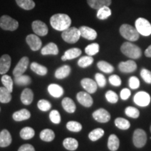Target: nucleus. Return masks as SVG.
I'll return each mask as SVG.
<instances>
[{
	"label": "nucleus",
	"mask_w": 151,
	"mask_h": 151,
	"mask_svg": "<svg viewBox=\"0 0 151 151\" xmlns=\"http://www.w3.org/2000/svg\"><path fill=\"white\" fill-rule=\"evenodd\" d=\"M50 22L53 29L63 32L70 27L71 20L70 17L67 14H57L50 18Z\"/></svg>",
	"instance_id": "nucleus-1"
},
{
	"label": "nucleus",
	"mask_w": 151,
	"mask_h": 151,
	"mask_svg": "<svg viewBox=\"0 0 151 151\" xmlns=\"http://www.w3.org/2000/svg\"><path fill=\"white\" fill-rule=\"evenodd\" d=\"M120 50L122 54L133 60L139 59L142 55L141 49L137 45L130 42H124L122 43Z\"/></svg>",
	"instance_id": "nucleus-2"
},
{
	"label": "nucleus",
	"mask_w": 151,
	"mask_h": 151,
	"mask_svg": "<svg viewBox=\"0 0 151 151\" xmlns=\"http://www.w3.org/2000/svg\"><path fill=\"white\" fill-rule=\"evenodd\" d=\"M120 33L122 37L129 41H136L139 38V33L137 29L128 24H123L120 26Z\"/></svg>",
	"instance_id": "nucleus-3"
},
{
	"label": "nucleus",
	"mask_w": 151,
	"mask_h": 151,
	"mask_svg": "<svg viewBox=\"0 0 151 151\" xmlns=\"http://www.w3.org/2000/svg\"><path fill=\"white\" fill-rule=\"evenodd\" d=\"M81 33L78 28L72 27H69L62 32V38L63 40L68 43H75L79 40Z\"/></svg>",
	"instance_id": "nucleus-4"
},
{
	"label": "nucleus",
	"mask_w": 151,
	"mask_h": 151,
	"mask_svg": "<svg viewBox=\"0 0 151 151\" xmlns=\"http://www.w3.org/2000/svg\"><path fill=\"white\" fill-rule=\"evenodd\" d=\"M135 28L139 35L144 37H148L151 35V24L146 18H138L135 22Z\"/></svg>",
	"instance_id": "nucleus-5"
},
{
	"label": "nucleus",
	"mask_w": 151,
	"mask_h": 151,
	"mask_svg": "<svg viewBox=\"0 0 151 151\" xmlns=\"http://www.w3.org/2000/svg\"><path fill=\"white\" fill-rule=\"evenodd\" d=\"M19 26L18 22L7 15H4L0 18V27L7 31H15Z\"/></svg>",
	"instance_id": "nucleus-6"
},
{
	"label": "nucleus",
	"mask_w": 151,
	"mask_h": 151,
	"mask_svg": "<svg viewBox=\"0 0 151 151\" xmlns=\"http://www.w3.org/2000/svg\"><path fill=\"white\" fill-rule=\"evenodd\" d=\"M133 143L138 148H143L147 142L146 132L142 129H137L133 134Z\"/></svg>",
	"instance_id": "nucleus-7"
},
{
	"label": "nucleus",
	"mask_w": 151,
	"mask_h": 151,
	"mask_svg": "<svg viewBox=\"0 0 151 151\" xmlns=\"http://www.w3.org/2000/svg\"><path fill=\"white\" fill-rule=\"evenodd\" d=\"M133 99L137 105L141 107H146L150 104L151 99L150 94L148 92L140 91L135 94Z\"/></svg>",
	"instance_id": "nucleus-8"
},
{
	"label": "nucleus",
	"mask_w": 151,
	"mask_h": 151,
	"mask_svg": "<svg viewBox=\"0 0 151 151\" xmlns=\"http://www.w3.org/2000/svg\"><path fill=\"white\" fill-rule=\"evenodd\" d=\"M28 65H29V58L27 57L22 58L13 71V74H14V77L23 75V73L27 70Z\"/></svg>",
	"instance_id": "nucleus-9"
},
{
	"label": "nucleus",
	"mask_w": 151,
	"mask_h": 151,
	"mask_svg": "<svg viewBox=\"0 0 151 151\" xmlns=\"http://www.w3.org/2000/svg\"><path fill=\"white\" fill-rule=\"evenodd\" d=\"M92 117L96 121L101 122V123H106L111 120V114L108 111L104 109H99L92 113Z\"/></svg>",
	"instance_id": "nucleus-10"
},
{
	"label": "nucleus",
	"mask_w": 151,
	"mask_h": 151,
	"mask_svg": "<svg viewBox=\"0 0 151 151\" xmlns=\"http://www.w3.org/2000/svg\"><path fill=\"white\" fill-rule=\"evenodd\" d=\"M32 27L36 35L40 37H44L48 32V26L41 20H35L32 24Z\"/></svg>",
	"instance_id": "nucleus-11"
},
{
	"label": "nucleus",
	"mask_w": 151,
	"mask_h": 151,
	"mask_svg": "<svg viewBox=\"0 0 151 151\" xmlns=\"http://www.w3.org/2000/svg\"><path fill=\"white\" fill-rule=\"evenodd\" d=\"M26 42L33 51H37L42 46V41L37 35H29L26 37Z\"/></svg>",
	"instance_id": "nucleus-12"
},
{
	"label": "nucleus",
	"mask_w": 151,
	"mask_h": 151,
	"mask_svg": "<svg viewBox=\"0 0 151 151\" xmlns=\"http://www.w3.org/2000/svg\"><path fill=\"white\" fill-rule=\"evenodd\" d=\"M76 99L81 105L87 108L92 106L93 104V99L87 92H79L76 95Z\"/></svg>",
	"instance_id": "nucleus-13"
},
{
	"label": "nucleus",
	"mask_w": 151,
	"mask_h": 151,
	"mask_svg": "<svg viewBox=\"0 0 151 151\" xmlns=\"http://www.w3.org/2000/svg\"><path fill=\"white\" fill-rule=\"evenodd\" d=\"M119 70L122 73H132L137 69V63L134 60H129L126 62H121L118 65Z\"/></svg>",
	"instance_id": "nucleus-14"
},
{
	"label": "nucleus",
	"mask_w": 151,
	"mask_h": 151,
	"mask_svg": "<svg viewBox=\"0 0 151 151\" xmlns=\"http://www.w3.org/2000/svg\"><path fill=\"white\" fill-rule=\"evenodd\" d=\"M81 84L83 89L89 94H93L97 90L98 86L97 83L91 78H86L82 79L81 81Z\"/></svg>",
	"instance_id": "nucleus-15"
},
{
	"label": "nucleus",
	"mask_w": 151,
	"mask_h": 151,
	"mask_svg": "<svg viewBox=\"0 0 151 151\" xmlns=\"http://www.w3.org/2000/svg\"><path fill=\"white\" fill-rule=\"evenodd\" d=\"M79 31L81 33V37L88 40H94L97 37V33L92 28H90L87 26H82L79 28Z\"/></svg>",
	"instance_id": "nucleus-16"
},
{
	"label": "nucleus",
	"mask_w": 151,
	"mask_h": 151,
	"mask_svg": "<svg viewBox=\"0 0 151 151\" xmlns=\"http://www.w3.org/2000/svg\"><path fill=\"white\" fill-rule=\"evenodd\" d=\"M11 65V58L9 55H3L0 58V74H6Z\"/></svg>",
	"instance_id": "nucleus-17"
},
{
	"label": "nucleus",
	"mask_w": 151,
	"mask_h": 151,
	"mask_svg": "<svg viewBox=\"0 0 151 151\" xmlns=\"http://www.w3.org/2000/svg\"><path fill=\"white\" fill-rule=\"evenodd\" d=\"M12 142V137L7 129H3L0 132V147L5 148L10 146Z\"/></svg>",
	"instance_id": "nucleus-18"
},
{
	"label": "nucleus",
	"mask_w": 151,
	"mask_h": 151,
	"mask_svg": "<svg viewBox=\"0 0 151 151\" xmlns=\"http://www.w3.org/2000/svg\"><path fill=\"white\" fill-rule=\"evenodd\" d=\"M81 53H82V51H81V49L78 48H70L67 50V51H65L64 55L62 57V61H66V60L75 59V58L80 56Z\"/></svg>",
	"instance_id": "nucleus-19"
},
{
	"label": "nucleus",
	"mask_w": 151,
	"mask_h": 151,
	"mask_svg": "<svg viewBox=\"0 0 151 151\" xmlns=\"http://www.w3.org/2000/svg\"><path fill=\"white\" fill-rule=\"evenodd\" d=\"M87 2L92 9L99 10L103 6H110L111 0H87Z\"/></svg>",
	"instance_id": "nucleus-20"
},
{
	"label": "nucleus",
	"mask_w": 151,
	"mask_h": 151,
	"mask_svg": "<svg viewBox=\"0 0 151 151\" xmlns=\"http://www.w3.org/2000/svg\"><path fill=\"white\" fill-rule=\"evenodd\" d=\"M41 54L43 55H57L59 53V50H58V46L54 43H49L41 49Z\"/></svg>",
	"instance_id": "nucleus-21"
},
{
	"label": "nucleus",
	"mask_w": 151,
	"mask_h": 151,
	"mask_svg": "<svg viewBox=\"0 0 151 151\" xmlns=\"http://www.w3.org/2000/svg\"><path fill=\"white\" fill-rule=\"evenodd\" d=\"M33 99L34 94L32 90L29 88H25L20 96V100L22 104L24 105H29L33 101Z\"/></svg>",
	"instance_id": "nucleus-22"
},
{
	"label": "nucleus",
	"mask_w": 151,
	"mask_h": 151,
	"mask_svg": "<svg viewBox=\"0 0 151 151\" xmlns=\"http://www.w3.org/2000/svg\"><path fill=\"white\" fill-rule=\"evenodd\" d=\"M71 67L69 65H63L58 68L55 73V76L58 79H64L70 74Z\"/></svg>",
	"instance_id": "nucleus-23"
},
{
	"label": "nucleus",
	"mask_w": 151,
	"mask_h": 151,
	"mask_svg": "<svg viewBox=\"0 0 151 151\" xmlns=\"http://www.w3.org/2000/svg\"><path fill=\"white\" fill-rule=\"evenodd\" d=\"M62 105L63 109L67 113H74L76 111V106L74 101L69 97L64 98L62 101Z\"/></svg>",
	"instance_id": "nucleus-24"
},
{
	"label": "nucleus",
	"mask_w": 151,
	"mask_h": 151,
	"mask_svg": "<svg viewBox=\"0 0 151 151\" xmlns=\"http://www.w3.org/2000/svg\"><path fill=\"white\" fill-rule=\"evenodd\" d=\"M48 90L49 94L52 97L59 98L64 94V90L61 86L58 84H50L48 86Z\"/></svg>",
	"instance_id": "nucleus-25"
},
{
	"label": "nucleus",
	"mask_w": 151,
	"mask_h": 151,
	"mask_svg": "<svg viewBox=\"0 0 151 151\" xmlns=\"http://www.w3.org/2000/svg\"><path fill=\"white\" fill-rule=\"evenodd\" d=\"M31 116V113L27 109H21V110L16 111L13 114V119L16 121L20 122L27 120Z\"/></svg>",
	"instance_id": "nucleus-26"
},
{
	"label": "nucleus",
	"mask_w": 151,
	"mask_h": 151,
	"mask_svg": "<svg viewBox=\"0 0 151 151\" xmlns=\"http://www.w3.org/2000/svg\"><path fill=\"white\" fill-rule=\"evenodd\" d=\"M108 148L111 151H116L120 146V140L116 134H111L108 139Z\"/></svg>",
	"instance_id": "nucleus-27"
},
{
	"label": "nucleus",
	"mask_w": 151,
	"mask_h": 151,
	"mask_svg": "<svg viewBox=\"0 0 151 151\" xmlns=\"http://www.w3.org/2000/svg\"><path fill=\"white\" fill-rule=\"evenodd\" d=\"M63 146L68 150H76L78 147V142L73 138H67L63 141Z\"/></svg>",
	"instance_id": "nucleus-28"
},
{
	"label": "nucleus",
	"mask_w": 151,
	"mask_h": 151,
	"mask_svg": "<svg viewBox=\"0 0 151 151\" xmlns=\"http://www.w3.org/2000/svg\"><path fill=\"white\" fill-rule=\"evenodd\" d=\"M32 71L40 76H45L48 73V69L44 66L37 63V62H32L30 65Z\"/></svg>",
	"instance_id": "nucleus-29"
},
{
	"label": "nucleus",
	"mask_w": 151,
	"mask_h": 151,
	"mask_svg": "<svg viewBox=\"0 0 151 151\" xmlns=\"http://www.w3.org/2000/svg\"><path fill=\"white\" fill-rule=\"evenodd\" d=\"M12 96L11 92L9 91L5 87H0V102L6 104L10 102Z\"/></svg>",
	"instance_id": "nucleus-30"
},
{
	"label": "nucleus",
	"mask_w": 151,
	"mask_h": 151,
	"mask_svg": "<svg viewBox=\"0 0 151 151\" xmlns=\"http://www.w3.org/2000/svg\"><path fill=\"white\" fill-rule=\"evenodd\" d=\"M54 132L52 129H43L40 133V138L43 141H46V142H50L55 139Z\"/></svg>",
	"instance_id": "nucleus-31"
},
{
	"label": "nucleus",
	"mask_w": 151,
	"mask_h": 151,
	"mask_svg": "<svg viewBox=\"0 0 151 151\" xmlns=\"http://www.w3.org/2000/svg\"><path fill=\"white\" fill-rule=\"evenodd\" d=\"M18 6L24 10H32L35 7V3L33 0H16Z\"/></svg>",
	"instance_id": "nucleus-32"
},
{
	"label": "nucleus",
	"mask_w": 151,
	"mask_h": 151,
	"mask_svg": "<svg viewBox=\"0 0 151 151\" xmlns=\"http://www.w3.org/2000/svg\"><path fill=\"white\" fill-rule=\"evenodd\" d=\"M35 132L34 129L32 127H26L22 128V129L20 130V137L22 138V139H24V140H28V139H31L32 138L35 137Z\"/></svg>",
	"instance_id": "nucleus-33"
},
{
	"label": "nucleus",
	"mask_w": 151,
	"mask_h": 151,
	"mask_svg": "<svg viewBox=\"0 0 151 151\" xmlns=\"http://www.w3.org/2000/svg\"><path fill=\"white\" fill-rule=\"evenodd\" d=\"M97 67L99 70L106 73H111L114 71V67L111 64L106 61H99L97 62Z\"/></svg>",
	"instance_id": "nucleus-34"
},
{
	"label": "nucleus",
	"mask_w": 151,
	"mask_h": 151,
	"mask_svg": "<svg viewBox=\"0 0 151 151\" xmlns=\"http://www.w3.org/2000/svg\"><path fill=\"white\" fill-rule=\"evenodd\" d=\"M115 125L120 129L127 130L130 127V122L125 118H117L115 120Z\"/></svg>",
	"instance_id": "nucleus-35"
},
{
	"label": "nucleus",
	"mask_w": 151,
	"mask_h": 151,
	"mask_svg": "<svg viewBox=\"0 0 151 151\" xmlns=\"http://www.w3.org/2000/svg\"><path fill=\"white\" fill-rule=\"evenodd\" d=\"M104 134V131L101 128H97L91 131L89 133L88 137L92 141H96L101 139Z\"/></svg>",
	"instance_id": "nucleus-36"
},
{
	"label": "nucleus",
	"mask_w": 151,
	"mask_h": 151,
	"mask_svg": "<svg viewBox=\"0 0 151 151\" xmlns=\"http://www.w3.org/2000/svg\"><path fill=\"white\" fill-rule=\"evenodd\" d=\"M111 15V11L109 6H103L97 11V17L99 20H105Z\"/></svg>",
	"instance_id": "nucleus-37"
},
{
	"label": "nucleus",
	"mask_w": 151,
	"mask_h": 151,
	"mask_svg": "<svg viewBox=\"0 0 151 151\" xmlns=\"http://www.w3.org/2000/svg\"><path fill=\"white\" fill-rule=\"evenodd\" d=\"M1 83L4 87H5L10 92H13V86H14V81L11 76L8 75L4 74L1 77Z\"/></svg>",
	"instance_id": "nucleus-38"
},
{
	"label": "nucleus",
	"mask_w": 151,
	"mask_h": 151,
	"mask_svg": "<svg viewBox=\"0 0 151 151\" xmlns=\"http://www.w3.org/2000/svg\"><path fill=\"white\" fill-rule=\"evenodd\" d=\"M14 82L18 86H27L31 83L32 80L31 78L28 76L21 75L20 76L15 77Z\"/></svg>",
	"instance_id": "nucleus-39"
},
{
	"label": "nucleus",
	"mask_w": 151,
	"mask_h": 151,
	"mask_svg": "<svg viewBox=\"0 0 151 151\" xmlns=\"http://www.w3.org/2000/svg\"><path fill=\"white\" fill-rule=\"evenodd\" d=\"M94 59L92 56H83L78 61V65L81 68H86L93 63Z\"/></svg>",
	"instance_id": "nucleus-40"
},
{
	"label": "nucleus",
	"mask_w": 151,
	"mask_h": 151,
	"mask_svg": "<svg viewBox=\"0 0 151 151\" xmlns=\"http://www.w3.org/2000/svg\"><path fill=\"white\" fill-rule=\"evenodd\" d=\"M86 53L89 56H93L99 51V45L97 43H93L88 45L85 49Z\"/></svg>",
	"instance_id": "nucleus-41"
},
{
	"label": "nucleus",
	"mask_w": 151,
	"mask_h": 151,
	"mask_svg": "<svg viewBox=\"0 0 151 151\" xmlns=\"http://www.w3.org/2000/svg\"><path fill=\"white\" fill-rule=\"evenodd\" d=\"M125 115L129 118H138L140 115V112L137 108L133 106H127L126 107L125 110H124Z\"/></svg>",
	"instance_id": "nucleus-42"
},
{
	"label": "nucleus",
	"mask_w": 151,
	"mask_h": 151,
	"mask_svg": "<svg viewBox=\"0 0 151 151\" xmlns=\"http://www.w3.org/2000/svg\"><path fill=\"white\" fill-rule=\"evenodd\" d=\"M67 128L69 131L73 132H81L82 129V124L76 121H69L67 123Z\"/></svg>",
	"instance_id": "nucleus-43"
},
{
	"label": "nucleus",
	"mask_w": 151,
	"mask_h": 151,
	"mask_svg": "<svg viewBox=\"0 0 151 151\" xmlns=\"http://www.w3.org/2000/svg\"><path fill=\"white\" fill-rule=\"evenodd\" d=\"M106 99L109 103L111 104H116L118 102V94L116 92L112 91V90H109L106 92V93L105 94Z\"/></svg>",
	"instance_id": "nucleus-44"
},
{
	"label": "nucleus",
	"mask_w": 151,
	"mask_h": 151,
	"mask_svg": "<svg viewBox=\"0 0 151 151\" xmlns=\"http://www.w3.org/2000/svg\"><path fill=\"white\" fill-rule=\"evenodd\" d=\"M38 108L42 111H48L51 108V104L45 99H41L37 103Z\"/></svg>",
	"instance_id": "nucleus-45"
},
{
	"label": "nucleus",
	"mask_w": 151,
	"mask_h": 151,
	"mask_svg": "<svg viewBox=\"0 0 151 151\" xmlns=\"http://www.w3.org/2000/svg\"><path fill=\"white\" fill-rule=\"evenodd\" d=\"M49 118L52 123L54 124H59L61 122V117H60V113L57 110H52L50 111Z\"/></svg>",
	"instance_id": "nucleus-46"
},
{
	"label": "nucleus",
	"mask_w": 151,
	"mask_h": 151,
	"mask_svg": "<svg viewBox=\"0 0 151 151\" xmlns=\"http://www.w3.org/2000/svg\"><path fill=\"white\" fill-rule=\"evenodd\" d=\"M94 78H95V81L97 86L100 88H104L106 84V80L105 76L101 73H97L94 76Z\"/></svg>",
	"instance_id": "nucleus-47"
},
{
	"label": "nucleus",
	"mask_w": 151,
	"mask_h": 151,
	"mask_svg": "<svg viewBox=\"0 0 151 151\" xmlns=\"http://www.w3.org/2000/svg\"><path fill=\"white\" fill-rule=\"evenodd\" d=\"M141 76L143 80L148 84H151V71L146 69H142L141 71Z\"/></svg>",
	"instance_id": "nucleus-48"
},
{
	"label": "nucleus",
	"mask_w": 151,
	"mask_h": 151,
	"mask_svg": "<svg viewBox=\"0 0 151 151\" xmlns=\"http://www.w3.org/2000/svg\"><path fill=\"white\" fill-rule=\"evenodd\" d=\"M129 86L131 89H138L140 86V81L136 76H131L129 79Z\"/></svg>",
	"instance_id": "nucleus-49"
},
{
	"label": "nucleus",
	"mask_w": 151,
	"mask_h": 151,
	"mask_svg": "<svg viewBox=\"0 0 151 151\" xmlns=\"http://www.w3.org/2000/svg\"><path fill=\"white\" fill-rule=\"evenodd\" d=\"M109 83H110L112 86H116V87L120 86L122 83L121 78H120V76H118V75H116V74L111 75L109 78Z\"/></svg>",
	"instance_id": "nucleus-50"
},
{
	"label": "nucleus",
	"mask_w": 151,
	"mask_h": 151,
	"mask_svg": "<svg viewBox=\"0 0 151 151\" xmlns=\"http://www.w3.org/2000/svg\"><path fill=\"white\" fill-rule=\"evenodd\" d=\"M131 95V91L127 88H124L120 92V98L122 100H127Z\"/></svg>",
	"instance_id": "nucleus-51"
},
{
	"label": "nucleus",
	"mask_w": 151,
	"mask_h": 151,
	"mask_svg": "<svg viewBox=\"0 0 151 151\" xmlns=\"http://www.w3.org/2000/svg\"><path fill=\"white\" fill-rule=\"evenodd\" d=\"M18 151H35V149L32 145L24 144L19 148Z\"/></svg>",
	"instance_id": "nucleus-52"
},
{
	"label": "nucleus",
	"mask_w": 151,
	"mask_h": 151,
	"mask_svg": "<svg viewBox=\"0 0 151 151\" xmlns=\"http://www.w3.org/2000/svg\"><path fill=\"white\" fill-rule=\"evenodd\" d=\"M144 54L145 55L148 57V58H151V45L150 46H149L148 48H147L146 50H145Z\"/></svg>",
	"instance_id": "nucleus-53"
},
{
	"label": "nucleus",
	"mask_w": 151,
	"mask_h": 151,
	"mask_svg": "<svg viewBox=\"0 0 151 151\" xmlns=\"http://www.w3.org/2000/svg\"><path fill=\"white\" fill-rule=\"evenodd\" d=\"M150 132H151V126H150Z\"/></svg>",
	"instance_id": "nucleus-54"
},
{
	"label": "nucleus",
	"mask_w": 151,
	"mask_h": 151,
	"mask_svg": "<svg viewBox=\"0 0 151 151\" xmlns=\"http://www.w3.org/2000/svg\"><path fill=\"white\" fill-rule=\"evenodd\" d=\"M0 111H1V109H0Z\"/></svg>",
	"instance_id": "nucleus-55"
}]
</instances>
